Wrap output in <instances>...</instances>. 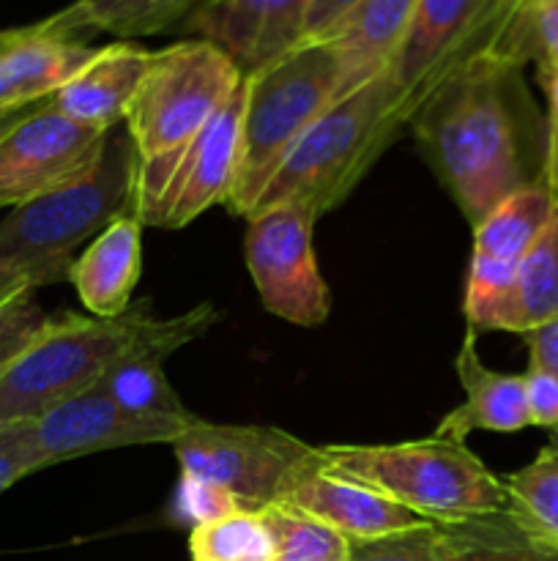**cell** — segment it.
<instances>
[{"label": "cell", "mask_w": 558, "mask_h": 561, "mask_svg": "<svg viewBox=\"0 0 558 561\" xmlns=\"http://www.w3.org/2000/svg\"><path fill=\"white\" fill-rule=\"evenodd\" d=\"M317 214L301 203L257 211L246 228V268L271 316L293 327H321L332 312V294L312 247Z\"/></svg>", "instance_id": "30bf717a"}, {"label": "cell", "mask_w": 558, "mask_h": 561, "mask_svg": "<svg viewBox=\"0 0 558 561\" xmlns=\"http://www.w3.org/2000/svg\"><path fill=\"white\" fill-rule=\"evenodd\" d=\"M545 184L550 190L553 203L558 208V118L547 115V140H545Z\"/></svg>", "instance_id": "8d00e7d4"}, {"label": "cell", "mask_w": 558, "mask_h": 561, "mask_svg": "<svg viewBox=\"0 0 558 561\" xmlns=\"http://www.w3.org/2000/svg\"><path fill=\"white\" fill-rule=\"evenodd\" d=\"M492 58L520 69H558V0H528Z\"/></svg>", "instance_id": "f1b7e54d"}, {"label": "cell", "mask_w": 558, "mask_h": 561, "mask_svg": "<svg viewBox=\"0 0 558 561\" xmlns=\"http://www.w3.org/2000/svg\"><path fill=\"white\" fill-rule=\"evenodd\" d=\"M140 157L126 126L109 129L82 173L0 219V301L69 279L74 252L118 217L137 214Z\"/></svg>", "instance_id": "7a4b0ae2"}, {"label": "cell", "mask_w": 558, "mask_h": 561, "mask_svg": "<svg viewBox=\"0 0 558 561\" xmlns=\"http://www.w3.org/2000/svg\"><path fill=\"white\" fill-rule=\"evenodd\" d=\"M323 466L392 499L430 524H465L507 513L509 496L465 442L427 436L403 444H328Z\"/></svg>", "instance_id": "277c9868"}, {"label": "cell", "mask_w": 558, "mask_h": 561, "mask_svg": "<svg viewBox=\"0 0 558 561\" xmlns=\"http://www.w3.org/2000/svg\"><path fill=\"white\" fill-rule=\"evenodd\" d=\"M181 477L222 488L244 510L279 504L301 480L323 469L321 447L266 425H213L200 420L173 444Z\"/></svg>", "instance_id": "9c48e42d"}, {"label": "cell", "mask_w": 558, "mask_h": 561, "mask_svg": "<svg viewBox=\"0 0 558 561\" xmlns=\"http://www.w3.org/2000/svg\"><path fill=\"white\" fill-rule=\"evenodd\" d=\"M246 85L235 88L233 96L217 110L211 121L197 131L195 140L178 159L162 197L153 206L146 225L159 228H184L195 222L213 203L228 201L233 190L241 157V131H244Z\"/></svg>", "instance_id": "5bb4252c"}, {"label": "cell", "mask_w": 558, "mask_h": 561, "mask_svg": "<svg viewBox=\"0 0 558 561\" xmlns=\"http://www.w3.org/2000/svg\"><path fill=\"white\" fill-rule=\"evenodd\" d=\"M312 0H202L186 31L222 49L244 77L304 42Z\"/></svg>", "instance_id": "9a60e30c"}, {"label": "cell", "mask_w": 558, "mask_h": 561, "mask_svg": "<svg viewBox=\"0 0 558 561\" xmlns=\"http://www.w3.org/2000/svg\"><path fill=\"white\" fill-rule=\"evenodd\" d=\"M558 321V208L528 255L520 261L496 332L525 334Z\"/></svg>", "instance_id": "cb8c5ba5"}, {"label": "cell", "mask_w": 558, "mask_h": 561, "mask_svg": "<svg viewBox=\"0 0 558 561\" xmlns=\"http://www.w3.org/2000/svg\"><path fill=\"white\" fill-rule=\"evenodd\" d=\"M47 312L38 307L36 294H20L0 301V373L42 332Z\"/></svg>", "instance_id": "4dcf8cb0"}, {"label": "cell", "mask_w": 558, "mask_h": 561, "mask_svg": "<svg viewBox=\"0 0 558 561\" xmlns=\"http://www.w3.org/2000/svg\"><path fill=\"white\" fill-rule=\"evenodd\" d=\"M279 504H288V507L332 526L348 540H372V537L430 524L372 488L348 480L337 471H328L326 466L301 480Z\"/></svg>", "instance_id": "e0dca14e"}, {"label": "cell", "mask_w": 558, "mask_h": 561, "mask_svg": "<svg viewBox=\"0 0 558 561\" xmlns=\"http://www.w3.org/2000/svg\"><path fill=\"white\" fill-rule=\"evenodd\" d=\"M523 69L476 58L425 99L408 126L432 173L470 228L523 186L545 179Z\"/></svg>", "instance_id": "6da1fadb"}, {"label": "cell", "mask_w": 558, "mask_h": 561, "mask_svg": "<svg viewBox=\"0 0 558 561\" xmlns=\"http://www.w3.org/2000/svg\"><path fill=\"white\" fill-rule=\"evenodd\" d=\"M175 510H178V518L191 524V529H195V526L211 524V520L224 518V515L241 513L244 507H241L239 499L230 496L222 488L181 477L178 493H175Z\"/></svg>", "instance_id": "d6a6232c"}, {"label": "cell", "mask_w": 558, "mask_h": 561, "mask_svg": "<svg viewBox=\"0 0 558 561\" xmlns=\"http://www.w3.org/2000/svg\"><path fill=\"white\" fill-rule=\"evenodd\" d=\"M536 77L547 96V115L558 118V69H536Z\"/></svg>", "instance_id": "74e56055"}, {"label": "cell", "mask_w": 558, "mask_h": 561, "mask_svg": "<svg viewBox=\"0 0 558 561\" xmlns=\"http://www.w3.org/2000/svg\"><path fill=\"white\" fill-rule=\"evenodd\" d=\"M454 370L463 383L465 400L443 416L432 436L465 442V436L474 431L518 433L531 427L523 376L490 370L476 351L474 329L465 332Z\"/></svg>", "instance_id": "ac0fdd59"}, {"label": "cell", "mask_w": 558, "mask_h": 561, "mask_svg": "<svg viewBox=\"0 0 558 561\" xmlns=\"http://www.w3.org/2000/svg\"><path fill=\"white\" fill-rule=\"evenodd\" d=\"M359 3L361 0H312V9L306 14L304 25V42L332 38Z\"/></svg>", "instance_id": "e575fe53"}, {"label": "cell", "mask_w": 558, "mask_h": 561, "mask_svg": "<svg viewBox=\"0 0 558 561\" xmlns=\"http://www.w3.org/2000/svg\"><path fill=\"white\" fill-rule=\"evenodd\" d=\"M151 55L131 42L98 47L96 55L60 91L49 96V102L71 121L104 131L115 129L124 124L126 110L151 64Z\"/></svg>", "instance_id": "d6986e66"}, {"label": "cell", "mask_w": 558, "mask_h": 561, "mask_svg": "<svg viewBox=\"0 0 558 561\" xmlns=\"http://www.w3.org/2000/svg\"><path fill=\"white\" fill-rule=\"evenodd\" d=\"M202 0H77L53 14V25L69 38L85 42L93 33L140 38L189 20Z\"/></svg>", "instance_id": "603a6c76"}, {"label": "cell", "mask_w": 558, "mask_h": 561, "mask_svg": "<svg viewBox=\"0 0 558 561\" xmlns=\"http://www.w3.org/2000/svg\"><path fill=\"white\" fill-rule=\"evenodd\" d=\"M553 214H556V203H553L545 179L523 186L514 195H509L507 201L498 203L476 225L470 257L518 268L520 261L531 252V247L545 233Z\"/></svg>", "instance_id": "7402d4cb"}, {"label": "cell", "mask_w": 558, "mask_h": 561, "mask_svg": "<svg viewBox=\"0 0 558 561\" xmlns=\"http://www.w3.org/2000/svg\"><path fill=\"white\" fill-rule=\"evenodd\" d=\"M96 49L60 33L49 16L36 25L0 31V113L49 99Z\"/></svg>", "instance_id": "2e32d148"}, {"label": "cell", "mask_w": 558, "mask_h": 561, "mask_svg": "<svg viewBox=\"0 0 558 561\" xmlns=\"http://www.w3.org/2000/svg\"><path fill=\"white\" fill-rule=\"evenodd\" d=\"M191 561H277L271 531L255 510L224 515L189 531Z\"/></svg>", "instance_id": "4316f807"}, {"label": "cell", "mask_w": 558, "mask_h": 561, "mask_svg": "<svg viewBox=\"0 0 558 561\" xmlns=\"http://www.w3.org/2000/svg\"><path fill=\"white\" fill-rule=\"evenodd\" d=\"M528 0H419L408 33L388 64L397 91L394 131H403L446 77L476 58H492Z\"/></svg>", "instance_id": "ba28073f"}, {"label": "cell", "mask_w": 558, "mask_h": 561, "mask_svg": "<svg viewBox=\"0 0 558 561\" xmlns=\"http://www.w3.org/2000/svg\"><path fill=\"white\" fill-rule=\"evenodd\" d=\"M503 485L507 513L525 531L558 546V427L528 466L503 477Z\"/></svg>", "instance_id": "484cf974"}, {"label": "cell", "mask_w": 558, "mask_h": 561, "mask_svg": "<svg viewBox=\"0 0 558 561\" xmlns=\"http://www.w3.org/2000/svg\"><path fill=\"white\" fill-rule=\"evenodd\" d=\"M151 318V299L131 301L118 318L49 316L0 373V427L42 420L49 409L91 389Z\"/></svg>", "instance_id": "52a82bcc"}, {"label": "cell", "mask_w": 558, "mask_h": 561, "mask_svg": "<svg viewBox=\"0 0 558 561\" xmlns=\"http://www.w3.org/2000/svg\"><path fill=\"white\" fill-rule=\"evenodd\" d=\"M345 66L332 38L301 42L244 77V131L233 190L224 206L249 219L257 197L293 142L342 96Z\"/></svg>", "instance_id": "5b68a950"}, {"label": "cell", "mask_w": 558, "mask_h": 561, "mask_svg": "<svg viewBox=\"0 0 558 561\" xmlns=\"http://www.w3.org/2000/svg\"><path fill=\"white\" fill-rule=\"evenodd\" d=\"M109 131L71 121L42 102L0 137V208H14L71 175L82 173L104 148Z\"/></svg>", "instance_id": "8fae6325"}, {"label": "cell", "mask_w": 558, "mask_h": 561, "mask_svg": "<svg viewBox=\"0 0 558 561\" xmlns=\"http://www.w3.org/2000/svg\"><path fill=\"white\" fill-rule=\"evenodd\" d=\"M36 471H42V460H38L33 422L0 427V493Z\"/></svg>", "instance_id": "1f68e13d"}, {"label": "cell", "mask_w": 558, "mask_h": 561, "mask_svg": "<svg viewBox=\"0 0 558 561\" xmlns=\"http://www.w3.org/2000/svg\"><path fill=\"white\" fill-rule=\"evenodd\" d=\"M394 107L388 69L339 96L284 153L249 217L279 203H301L317 217L339 206L397 137Z\"/></svg>", "instance_id": "8992f818"}, {"label": "cell", "mask_w": 558, "mask_h": 561, "mask_svg": "<svg viewBox=\"0 0 558 561\" xmlns=\"http://www.w3.org/2000/svg\"><path fill=\"white\" fill-rule=\"evenodd\" d=\"M525 381V400H528V414L531 425L558 427V376L542 370V367L528 365V370L523 373Z\"/></svg>", "instance_id": "836d02e7"}, {"label": "cell", "mask_w": 558, "mask_h": 561, "mask_svg": "<svg viewBox=\"0 0 558 561\" xmlns=\"http://www.w3.org/2000/svg\"><path fill=\"white\" fill-rule=\"evenodd\" d=\"M348 561H449L446 531L441 524H421L372 540H350Z\"/></svg>", "instance_id": "f546056e"}, {"label": "cell", "mask_w": 558, "mask_h": 561, "mask_svg": "<svg viewBox=\"0 0 558 561\" xmlns=\"http://www.w3.org/2000/svg\"><path fill=\"white\" fill-rule=\"evenodd\" d=\"M260 515L271 531L277 561H348L350 557L348 537L288 504H271Z\"/></svg>", "instance_id": "83f0119b"}, {"label": "cell", "mask_w": 558, "mask_h": 561, "mask_svg": "<svg viewBox=\"0 0 558 561\" xmlns=\"http://www.w3.org/2000/svg\"><path fill=\"white\" fill-rule=\"evenodd\" d=\"M241 80L244 75L239 66L202 38L178 42L151 55L124 118L140 157L137 219L142 225L151 217L189 142L233 96Z\"/></svg>", "instance_id": "3957f363"}, {"label": "cell", "mask_w": 558, "mask_h": 561, "mask_svg": "<svg viewBox=\"0 0 558 561\" xmlns=\"http://www.w3.org/2000/svg\"><path fill=\"white\" fill-rule=\"evenodd\" d=\"M219 321V312L213 305H197L195 310L181 312L170 321H151L140 329L135 343L104 370L96 387L124 411L137 416H167V420H189L191 414L170 381L164 378V362L184 348L191 340L202 337L213 323Z\"/></svg>", "instance_id": "4fadbf2b"}, {"label": "cell", "mask_w": 558, "mask_h": 561, "mask_svg": "<svg viewBox=\"0 0 558 561\" xmlns=\"http://www.w3.org/2000/svg\"><path fill=\"white\" fill-rule=\"evenodd\" d=\"M200 416L167 420V416H137L120 409L113 398L93 383L85 392L63 400L33 422L42 469L88 458L93 453L140 444H175Z\"/></svg>", "instance_id": "7c38bea8"}, {"label": "cell", "mask_w": 558, "mask_h": 561, "mask_svg": "<svg viewBox=\"0 0 558 561\" xmlns=\"http://www.w3.org/2000/svg\"><path fill=\"white\" fill-rule=\"evenodd\" d=\"M419 0H361L332 42L342 55V96L388 69Z\"/></svg>", "instance_id": "44dd1931"}, {"label": "cell", "mask_w": 558, "mask_h": 561, "mask_svg": "<svg viewBox=\"0 0 558 561\" xmlns=\"http://www.w3.org/2000/svg\"><path fill=\"white\" fill-rule=\"evenodd\" d=\"M443 531L449 561H558L556 542L525 531L509 513L446 524Z\"/></svg>", "instance_id": "d4e9b609"}, {"label": "cell", "mask_w": 558, "mask_h": 561, "mask_svg": "<svg viewBox=\"0 0 558 561\" xmlns=\"http://www.w3.org/2000/svg\"><path fill=\"white\" fill-rule=\"evenodd\" d=\"M523 340L528 345V365L558 376V321L545 323L534 332H525Z\"/></svg>", "instance_id": "d590c367"}, {"label": "cell", "mask_w": 558, "mask_h": 561, "mask_svg": "<svg viewBox=\"0 0 558 561\" xmlns=\"http://www.w3.org/2000/svg\"><path fill=\"white\" fill-rule=\"evenodd\" d=\"M44 102H47V99H44ZM38 104H42V102H38ZM38 104H27V107H16V110H5V113H0V137H3L9 129H14V126L20 124L25 115H31L33 110L38 107Z\"/></svg>", "instance_id": "f35d334b"}, {"label": "cell", "mask_w": 558, "mask_h": 561, "mask_svg": "<svg viewBox=\"0 0 558 561\" xmlns=\"http://www.w3.org/2000/svg\"><path fill=\"white\" fill-rule=\"evenodd\" d=\"M142 268V222L137 214L118 217L74 257L69 283L82 307L96 318H118L131 307Z\"/></svg>", "instance_id": "ffe728a7"}]
</instances>
